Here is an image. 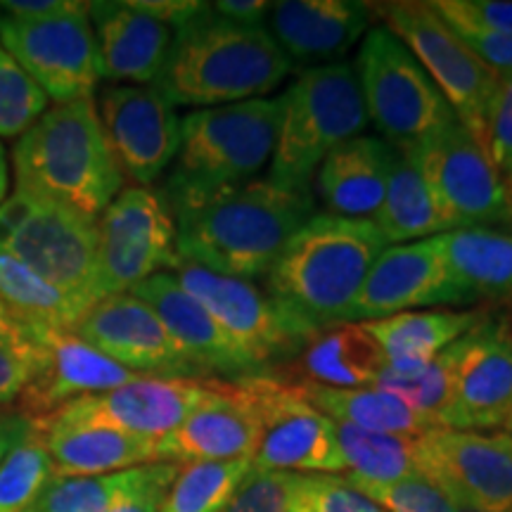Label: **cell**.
<instances>
[{"label": "cell", "instance_id": "35", "mask_svg": "<svg viewBox=\"0 0 512 512\" xmlns=\"http://www.w3.org/2000/svg\"><path fill=\"white\" fill-rule=\"evenodd\" d=\"M159 463L100 477L55 479L34 512H110L157 475Z\"/></svg>", "mask_w": 512, "mask_h": 512}, {"label": "cell", "instance_id": "52", "mask_svg": "<svg viewBox=\"0 0 512 512\" xmlns=\"http://www.w3.org/2000/svg\"><path fill=\"white\" fill-rule=\"evenodd\" d=\"M8 185H10L8 155H5V147L0 143V204L8 200Z\"/></svg>", "mask_w": 512, "mask_h": 512}, {"label": "cell", "instance_id": "32", "mask_svg": "<svg viewBox=\"0 0 512 512\" xmlns=\"http://www.w3.org/2000/svg\"><path fill=\"white\" fill-rule=\"evenodd\" d=\"M373 223L389 245H406L444 233L430 185L413 155L396 150L384 202Z\"/></svg>", "mask_w": 512, "mask_h": 512}, {"label": "cell", "instance_id": "3", "mask_svg": "<svg viewBox=\"0 0 512 512\" xmlns=\"http://www.w3.org/2000/svg\"><path fill=\"white\" fill-rule=\"evenodd\" d=\"M389 242L373 221L316 211L287 240L271 271L266 292L280 309L318 335L347 323L363 280Z\"/></svg>", "mask_w": 512, "mask_h": 512}, {"label": "cell", "instance_id": "47", "mask_svg": "<svg viewBox=\"0 0 512 512\" xmlns=\"http://www.w3.org/2000/svg\"><path fill=\"white\" fill-rule=\"evenodd\" d=\"M178 470H181V465L176 463H159L157 475L145 486H140L136 494L124 498V501L110 512H159L166 494H169L171 484H174Z\"/></svg>", "mask_w": 512, "mask_h": 512}, {"label": "cell", "instance_id": "17", "mask_svg": "<svg viewBox=\"0 0 512 512\" xmlns=\"http://www.w3.org/2000/svg\"><path fill=\"white\" fill-rule=\"evenodd\" d=\"M98 117L124 181L150 188L176 162L181 119L155 86L100 88Z\"/></svg>", "mask_w": 512, "mask_h": 512}, {"label": "cell", "instance_id": "12", "mask_svg": "<svg viewBox=\"0 0 512 512\" xmlns=\"http://www.w3.org/2000/svg\"><path fill=\"white\" fill-rule=\"evenodd\" d=\"M418 159L430 185L441 230L512 226V192L484 145L456 121L430 140Z\"/></svg>", "mask_w": 512, "mask_h": 512}, {"label": "cell", "instance_id": "13", "mask_svg": "<svg viewBox=\"0 0 512 512\" xmlns=\"http://www.w3.org/2000/svg\"><path fill=\"white\" fill-rule=\"evenodd\" d=\"M169 273L264 370L302 354L313 337L254 280L230 278L183 259Z\"/></svg>", "mask_w": 512, "mask_h": 512}, {"label": "cell", "instance_id": "48", "mask_svg": "<svg viewBox=\"0 0 512 512\" xmlns=\"http://www.w3.org/2000/svg\"><path fill=\"white\" fill-rule=\"evenodd\" d=\"M0 344L27 354H41V344L34 335V323L24 320L15 309L0 299Z\"/></svg>", "mask_w": 512, "mask_h": 512}, {"label": "cell", "instance_id": "16", "mask_svg": "<svg viewBox=\"0 0 512 512\" xmlns=\"http://www.w3.org/2000/svg\"><path fill=\"white\" fill-rule=\"evenodd\" d=\"M219 382L216 377H138L110 392L64 403L31 425H91L162 439L214 394Z\"/></svg>", "mask_w": 512, "mask_h": 512}, {"label": "cell", "instance_id": "31", "mask_svg": "<svg viewBox=\"0 0 512 512\" xmlns=\"http://www.w3.org/2000/svg\"><path fill=\"white\" fill-rule=\"evenodd\" d=\"M299 366L306 382L332 389H361L375 387L387 363L361 323H342L313 335Z\"/></svg>", "mask_w": 512, "mask_h": 512}, {"label": "cell", "instance_id": "54", "mask_svg": "<svg viewBox=\"0 0 512 512\" xmlns=\"http://www.w3.org/2000/svg\"><path fill=\"white\" fill-rule=\"evenodd\" d=\"M460 512H472V510H463V508H460Z\"/></svg>", "mask_w": 512, "mask_h": 512}, {"label": "cell", "instance_id": "24", "mask_svg": "<svg viewBox=\"0 0 512 512\" xmlns=\"http://www.w3.org/2000/svg\"><path fill=\"white\" fill-rule=\"evenodd\" d=\"M370 3L358 0H280L271 3L266 31L290 64L328 67L370 31Z\"/></svg>", "mask_w": 512, "mask_h": 512}, {"label": "cell", "instance_id": "40", "mask_svg": "<svg viewBox=\"0 0 512 512\" xmlns=\"http://www.w3.org/2000/svg\"><path fill=\"white\" fill-rule=\"evenodd\" d=\"M290 512H384L342 475H294Z\"/></svg>", "mask_w": 512, "mask_h": 512}, {"label": "cell", "instance_id": "41", "mask_svg": "<svg viewBox=\"0 0 512 512\" xmlns=\"http://www.w3.org/2000/svg\"><path fill=\"white\" fill-rule=\"evenodd\" d=\"M347 479L358 491H363L370 501L380 505L384 512H460L458 505L444 491L427 482L422 475L392 484H370L361 482V479Z\"/></svg>", "mask_w": 512, "mask_h": 512}, {"label": "cell", "instance_id": "11", "mask_svg": "<svg viewBox=\"0 0 512 512\" xmlns=\"http://www.w3.org/2000/svg\"><path fill=\"white\" fill-rule=\"evenodd\" d=\"M0 43L55 105L98 93L102 79L88 3L43 19L0 12Z\"/></svg>", "mask_w": 512, "mask_h": 512}, {"label": "cell", "instance_id": "29", "mask_svg": "<svg viewBox=\"0 0 512 512\" xmlns=\"http://www.w3.org/2000/svg\"><path fill=\"white\" fill-rule=\"evenodd\" d=\"M484 313L479 311H406L380 320H366L361 328L380 347L387 370L406 373L430 363L434 356L465 337Z\"/></svg>", "mask_w": 512, "mask_h": 512}, {"label": "cell", "instance_id": "50", "mask_svg": "<svg viewBox=\"0 0 512 512\" xmlns=\"http://www.w3.org/2000/svg\"><path fill=\"white\" fill-rule=\"evenodd\" d=\"M76 0H5L0 3V12L19 19H43L62 15V12L72 10Z\"/></svg>", "mask_w": 512, "mask_h": 512}, {"label": "cell", "instance_id": "55", "mask_svg": "<svg viewBox=\"0 0 512 512\" xmlns=\"http://www.w3.org/2000/svg\"><path fill=\"white\" fill-rule=\"evenodd\" d=\"M508 318H510V323H512V316H508Z\"/></svg>", "mask_w": 512, "mask_h": 512}, {"label": "cell", "instance_id": "44", "mask_svg": "<svg viewBox=\"0 0 512 512\" xmlns=\"http://www.w3.org/2000/svg\"><path fill=\"white\" fill-rule=\"evenodd\" d=\"M453 27H475L512 36V0H432Z\"/></svg>", "mask_w": 512, "mask_h": 512}, {"label": "cell", "instance_id": "46", "mask_svg": "<svg viewBox=\"0 0 512 512\" xmlns=\"http://www.w3.org/2000/svg\"><path fill=\"white\" fill-rule=\"evenodd\" d=\"M453 27V24H451ZM465 46L498 76L512 74V36L475 27H453Z\"/></svg>", "mask_w": 512, "mask_h": 512}, {"label": "cell", "instance_id": "27", "mask_svg": "<svg viewBox=\"0 0 512 512\" xmlns=\"http://www.w3.org/2000/svg\"><path fill=\"white\" fill-rule=\"evenodd\" d=\"M31 425V422H29ZM41 434L57 479L100 477L162 463L159 439L91 425H31Z\"/></svg>", "mask_w": 512, "mask_h": 512}, {"label": "cell", "instance_id": "53", "mask_svg": "<svg viewBox=\"0 0 512 512\" xmlns=\"http://www.w3.org/2000/svg\"><path fill=\"white\" fill-rule=\"evenodd\" d=\"M505 432H510V434H512V420H510V425H508V427H505Z\"/></svg>", "mask_w": 512, "mask_h": 512}, {"label": "cell", "instance_id": "23", "mask_svg": "<svg viewBox=\"0 0 512 512\" xmlns=\"http://www.w3.org/2000/svg\"><path fill=\"white\" fill-rule=\"evenodd\" d=\"M131 294L143 299L162 320L169 337L202 377L223 375L230 382L266 375V370L192 299L169 271L147 278Z\"/></svg>", "mask_w": 512, "mask_h": 512}, {"label": "cell", "instance_id": "9", "mask_svg": "<svg viewBox=\"0 0 512 512\" xmlns=\"http://www.w3.org/2000/svg\"><path fill=\"white\" fill-rule=\"evenodd\" d=\"M373 15L415 55L430 79L444 93L460 124L484 145L486 117L494 100L498 74L491 72L479 57L465 46L456 29L420 0H394L370 3Z\"/></svg>", "mask_w": 512, "mask_h": 512}, {"label": "cell", "instance_id": "25", "mask_svg": "<svg viewBox=\"0 0 512 512\" xmlns=\"http://www.w3.org/2000/svg\"><path fill=\"white\" fill-rule=\"evenodd\" d=\"M88 17L98 48L100 79L126 86H152L162 74L174 29L140 8L138 0H95Z\"/></svg>", "mask_w": 512, "mask_h": 512}, {"label": "cell", "instance_id": "51", "mask_svg": "<svg viewBox=\"0 0 512 512\" xmlns=\"http://www.w3.org/2000/svg\"><path fill=\"white\" fill-rule=\"evenodd\" d=\"M29 422L19 415H12V418H0V463L3 458L8 456V451L12 446L22 439V434L27 432Z\"/></svg>", "mask_w": 512, "mask_h": 512}, {"label": "cell", "instance_id": "33", "mask_svg": "<svg viewBox=\"0 0 512 512\" xmlns=\"http://www.w3.org/2000/svg\"><path fill=\"white\" fill-rule=\"evenodd\" d=\"M335 432L344 470H349L347 477L370 484H392L420 477L415 439L356 430V427L337 425V422Z\"/></svg>", "mask_w": 512, "mask_h": 512}, {"label": "cell", "instance_id": "43", "mask_svg": "<svg viewBox=\"0 0 512 512\" xmlns=\"http://www.w3.org/2000/svg\"><path fill=\"white\" fill-rule=\"evenodd\" d=\"M290 472H249L235 496L221 512H290Z\"/></svg>", "mask_w": 512, "mask_h": 512}, {"label": "cell", "instance_id": "10", "mask_svg": "<svg viewBox=\"0 0 512 512\" xmlns=\"http://www.w3.org/2000/svg\"><path fill=\"white\" fill-rule=\"evenodd\" d=\"M98 228V302L131 292L178 261L176 221L162 190L131 185L95 221Z\"/></svg>", "mask_w": 512, "mask_h": 512}, {"label": "cell", "instance_id": "26", "mask_svg": "<svg viewBox=\"0 0 512 512\" xmlns=\"http://www.w3.org/2000/svg\"><path fill=\"white\" fill-rule=\"evenodd\" d=\"M396 150L382 138L356 136L332 150L313 176V197L328 214L375 221L387 192Z\"/></svg>", "mask_w": 512, "mask_h": 512}, {"label": "cell", "instance_id": "14", "mask_svg": "<svg viewBox=\"0 0 512 512\" xmlns=\"http://www.w3.org/2000/svg\"><path fill=\"white\" fill-rule=\"evenodd\" d=\"M261 420L252 467L290 475H339L344 470L335 422L313 408L294 382L271 375L245 377Z\"/></svg>", "mask_w": 512, "mask_h": 512}, {"label": "cell", "instance_id": "28", "mask_svg": "<svg viewBox=\"0 0 512 512\" xmlns=\"http://www.w3.org/2000/svg\"><path fill=\"white\" fill-rule=\"evenodd\" d=\"M458 304L512 297V226H477L439 235Z\"/></svg>", "mask_w": 512, "mask_h": 512}, {"label": "cell", "instance_id": "20", "mask_svg": "<svg viewBox=\"0 0 512 512\" xmlns=\"http://www.w3.org/2000/svg\"><path fill=\"white\" fill-rule=\"evenodd\" d=\"M458 304L446 273L439 235L406 245H389L363 280L347 323H366L427 306Z\"/></svg>", "mask_w": 512, "mask_h": 512}, {"label": "cell", "instance_id": "22", "mask_svg": "<svg viewBox=\"0 0 512 512\" xmlns=\"http://www.w3.org/2000/svg\"><path fill=\"white\" fill-rule=\"evenodd\" d=\"M261 439V420L245 382L221 380L214 394L159 439L162 463H228L252 460Z\"/></svg>", "mask_w": 512, "mask_h": 512}, {"label": "cell", "instance_id": "7", "mask_svg": "<svg viewBox=\"0 0 512 512\" xmlns=\"http://www.w3.org/2000/svg\"><path fill=\"white\" fill-rule=\"evenodd\" d=\"M354 72L368 121L394 150L415 155L458 121L415 55L384 27H370Z\"/></svg>", "mask_w": 512, "mask_h": 512}, {"label": "cell", "instance_id": "8", "mask_svg": "<svg viewBox=\"0 0 512 512\" xmlns=\"http://www.w3.org/2000/svg\"><path fill=\"white\" fill-rule=\"evenodd\" d=\"M0 247L60 290L79 318L98 304V228L93 219L15 188L0 204Z\"/></svg>", "mask_w": 512, "mask_h": 512}, {"label": "cell", "instance_id": "42", "mask_svg": "<svg viewBox=\"0 0 512 512\" xmlns=\"http://www.w3.org/2000/svg\"><path fill=\"white\" fill-rule=\"evenodd\" d=\"M484 150L512 188V74L498 76V86L486 117Z\"/></svg>", "mask_w": 512, "mask_h": 512}, {"label": "cell", "instance_id": "5", "mask_svg": "<svg viewBox=\"0 0 512 512\" xmlns=\"http://www.w3.org/2000/svg\"><path fill=\"white\" fill-rule=\"evenodd\" d=\"M283 95L195 110L181 119V147L166 197L202 195L254 181L273 159Z\"/></svg>", "mask_w": 512, "mask_h": 512}, {"label": "cell", "instance_id": "6", "mask_svg": "<svg viewBox=\"0 0 512 512\" xmlns=\"http://www.w3.org/2000/svg\"><path fill=\"white\" fill-rule=\"evenodd\" d=\"M368 121L351 64L306 69L283 95L278 143L268 181L292 190L311 188L323 159L347 140L363 136Z\"/></svg>", "mask_w": 512, "mask_h": 512}, {"label": "cell", "instance_id": "49", "mask_svg": "<svg viewBox=\"0 0 512 512\" xmlns=\"http://www.w3.org/2000/svg\"><path fill=\"white\" fill-rule=\"evenodd\" d=\"M211 5L219 15L242 27H266L268 10H271V3L266 0H219Z\"/></svg>", "mask_w": 512, "mask_h": 512}, {"label": "cell", "instance_id": "39", "mask_svg": "<svg viewBox=\"0 0 512 512\" xmlns=\"http://www.w3.org/2000/svg\"><path fill=\"white\" fill-rule=\"evenodd\" d=\"M48 98L0 43V138H19L48 110Z\"/></svg>", "mask_w": 512, "mask_h": 512}, {"label": "cell", "instance_id": "36", "mask_svg": "<svg viewBox=\"0 0 512 512\" xmlns=\"http://www.w3.org/2000/svg\"><path fill=\"white\" fill-rule=\"evenodd\" d=\"M252 472V460L181 465L159 512H221Z\"/></svg>", "mask_w": 512, "mask_h": 512}, {"label": "cell", "instance_id": "19", "mask_svg": "<svg viewBox=\"0 0 512 512\" xmlns=\"http://www.w3.org/2000/svg\"><path fill=\"white\" fill-rule=\"evenodd\" d=\"M74 332L131 373L202 377L176 347L157 313L131 292L100 299L79 318Z\"/></svg>", "mask_w": 512, "mask_h": 512}, {"label": "cell", "instance_id": "15", "mask_svg": "<svg viewBox=\"0 0 512 512\" xmlns=\"http://www.w3.org/2000/svg\"><path fill=\"white\" fill-rule=\"evenodd\" d=\"M418 472L472 512H512V434L439 427L415 439Z\"/></svg>", "mask_w": 512, "mask_h": 512}, {"label": "cell", "instance_id": "2", "mask_svg": "<svg viewBox=\"0 0 512 512\" xmlns=\"http://www.w3.org/2000/svg\"><path fill=\"white\" fill-rule=\"evenodd\" d=\"M292 72L266 27H242L200 3L174 29L169 57L152 83L171 105H235L271 93Z\"/></svg>", "mask_w": 512, "mask_h": 512}, {"label": "cell", "instance_id": "37", "mask_svg": "<svg viewBox=\"0 0 512 512\" xmlns=\"http://www.w3.org/2000/svg\"><path fill=\"white\" fill-rule=\"evenodd\" d=\"M55 479L46 444L29 425L0 463V512H34Z\"/></svg>", "mask_w": 512, "mask_h": 512}, {"label": "cell", "instance_id": "34", "mask_svg": "<svg viewBox=\"0 0 512 512\" xmlns=\"http://www.w3.org/2000/svg\"><path fill=\"white\" fill-rule=\"evenodd\" d=\"M0 299L29 323L67 330H74L79 323L64 294L5 247H0Z\"/></svg>", "mask_w": 512, "mask_h": 512}, {"label": "cell", "instance_id": "45", "mask_svg": "<svg viewBox=\"0 0 512 512\" xmlns=\"http://www.w3.org/2000/svg\"><path fill=\"white\" fill-rule=\"evenodd\" d=\"M41 366L43 347L41 354H27V351H17L0 344V406L17 403L19 396L24 394V389L34 382Z\"/></svg>", "mask_w": 512, "mask_h": 512}, {"label": "cell", "instance_id": "38", "mask_svg": "<svg viewBox=\"0 0 512 512\" xmlns=\"http://www.w3.org/2000/svg\"><path fill=\"white\" fill-rule=\"evenodd\" d=\"M456 361L458 342L441 351L439 356H434L425 366L406 370V373H396V370L384 368L380 377H377L375 387L399 396L413 411H418L425 418L437 422L439 427H444L448 401H451Z\"/></svg>", "mask_w": 512, "mask_h": 512}, {"label": "cell", "instance_id": "21", "mask_svg": "<svg viewBox=\"0 0 512 512\" xmlns=\"http://www.w3.org/2000/svg\"><path fill=\"white\" fill-rule=\"evenodd\" d=\"M34 335L43 347V366L17 399L19 418L29 422L81 396L110 392L143 377L100 354L74 330L34 323Z\"/></svg>", "mask_w": 512, "mask_h": 512}, {"label": "cell", "instance_id": "4", "mask_svg": "<svg viewBox=\"0 0 512 512\" xmlns=\"http://www.w3.org/2000/svg\"><path fill=\"white\" fill-rule=\"evenodd\" d=\"M17 190L67 207L86 219L110 207L124 190L93 100L48 107L12 147Z\"/></svg>", "mask_w": 512, "mask_h": 512}, {"label": "cell", "instance_id": "30", "mask_svg": "<svg viewBox=\"0 0 512 512\" xmlns=\"http://www.w3.org/2000/svg\"><path fill=\"white\" fill-rule=\"evenodd\" d=\"M294 387L313 408L328 415L337 425H349L366 432L399 434V437L411 439L439 430L437 422L413 411L399 396L384 392L380 387L332 389L306 380L294 382Z\"/></svg>", "mask_w": 512, "mask_h": 512}, {"label": "cell", "instance_id": "1", "mask_svg": "<svg viewBox=\"0 0 512 512\" xmlns=\"http://www.w3.org/2000/svg\"><path fill=\"white\" fill-rule=\"evenodd\" d=\"M166 202L178 259L242 280L264 278L287 240L318 211L311 188H283L268 178Z\"/></svg>", "mask_w": 512, "mask_h": 512}, {"label": "cell", "instance_id": "56", "mask_svg": "<svg viewBox=\"0 0 512 512\" xmlns=\"http://www.w3.org/2000/svg\"><path fill=\"white\" fill-rule=\"evenodd\" d=\"M510 192H512V188H510Z\"/></svg>", "mask_w": 512, "mask_h": 512}, {"label": "cell", "instance_id": "18", "mask_svg": "<svg viewBox=\"0 0 512 512\" xmlns=\"http://www.w3.org/2000/svg\"><path fill=\"white\" fill-rule=\"evenodd\" d=\"M512 420V323L486 316L458 339L444 427L498 432Z\"/></svg>", "mask_w": 512, "mask_h": 512}]
</instances>
